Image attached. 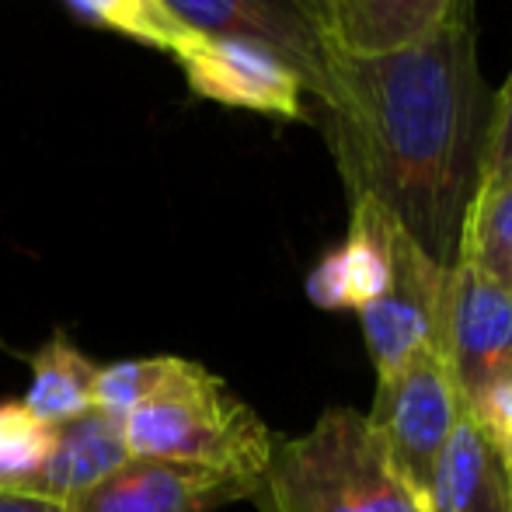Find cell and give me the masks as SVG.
<instances>
[{"label": "cell", "mask_w": 512, "mask_h": 512, "mask_svg": "<svg viewBox=\"0 0 512 512\" xmlns=\"http://www.w3.org/2000/svg\"><path fill=\"white\" fill-rule=\"evenodd\" d=\"M258 512H425L366 411L328 408L304 436L276 439Z\"/></svg>", "instance_id": "7a4b0ae2"}, {"label": "cell", "mask_w": 512, "mask_h": 512, "mask_svg": "<svg viewBox=\"0 0 512 512\" xmlns=\"http://www.w3.org/2000/svg\"><path fill=\"white\" fill-rule=\"evenodd\" d=\"M443 290L446 269L432 262L405 230H398L391 279L370 304L356 310L373 370L387 373L415 352L439 345Z\"/></svg>", "instance_id": "52a82bcc"}, {"label": "cell", "mask_w": 512, "mask_h": 512, "mask_svg": "<svg viewBox=\"0 0 512 512\" xmlns=\"http://www.w3.org/2000/svg\"><path fill=\"white\" fill-rule=\"evenodd\" d=\"M457 262L512 293V171L488 175L467 209Z\"/></svg>", "instance_id": "9a60e30c"}, {"label": "cell", "mask_w": 512, "mask_h": 512, "mask_svg": "<svg viewBox=\"0 0 512 512\" xmlns=\"http://www.w3.org/2000/svg\"><path fill=\"white\" fill-rule=\"evenodd\" d=\"M248 499V488L185 464L133 457L112 478L70 502V512H216Z\"/></svg>", "instance_id": "9c48e42d"}, {"label": "cell", "mask_w": 512, "mask_h": 512, "mask_svg": "<svg viewBox=\"0 0 512 512\" xmlns=\"http://www.w3.org/2000/svg\"><path fill=\"white\" fill-rule=\"evenodd\" d=\"M164 7L199 35L248 39L272 49L297 70L310 105L328 95V46L300 0H164Z\"/></svg>", "instance_id": "ba28073f"}, {"label": "cell", "mask_w": 512, "mask_h": 512, "mask_svg": "<svg viewBox=\"0 0 512 512\" xmlns=\"http://www.w3.org/2000/svg\"><path fill=\"white\" fill-rule=\"evenodd\" d=\"M499 450H502V457H506V464H509V474H512V401H509V408H506V418H502V432H499Z\"/></svg>", "instance_id": "44dd1931"}, {"label": "cell", "mask_w": 512, "mask_h": 512, "mask_svg": "<svg viewBox=\"0 0 512 512\" xmlns=\"http://www.w3.org/2000/svg\"><path fill=\"white\" fill-rule=\"evenodd\" d=\"M460 411L464 408L439 345L415 352L394 370L377 373V394L366 418L425 509Z\"/></svg>", "instance_id": "5b68a950"}, {"label": "cell", "mask_w": 512, "mask_h": 512, "mask_svg": "<svg viewBox=\"0 0 512 512\" xmlns=\"http://www.w3.org/2000/svg\"><path fill=\"white\" fill-rule=\"evenodd\" d=\"M175 60L192 95L206 102L310 122V98L297 70L258 42L196 32Z\"/></svg>", "instance_id": "8992f818"}, {"label": "cell", "mask_w": 512, "mask_h": 512, "mask_svg": "<svg viewBox=\"0 0 512 512\" xmlns=\"http://www.w3.org/2000/svg\"><path fill=\"white\" fill-rule=\"evenodd\" d=\"M425 512H512V474L499 443L460 411Z\"/></svg>", "instance_id": "4fadbf2b"}, {"label": "cell", "mask_w": 512, "mask_h": 512, "mask_svg": "<svg viewBox=\"0 0 512 512\" xmlns=\"http://www.w3.org/2000/svg\"><path fill=\"white\" fill-rule=\"evenodd\" d=\"M122 425L133 457L220 474L248 488V499L279 439L213 370L182 356H171L157 391Z\"/></svg>", "instance_id": "3957f363"}, {"label": "cell", "mask_w": 512, "mask_h": 512, "mask_svg": "<svg viewBox=\"0 0 512 512\" xmlns=\"http://www.w3.org/2000/svg\"><path fill=\"white\" fill-rule=\"evenodd\" d=\"M398 223L377 203H349V234L307 276V297L324 310H359L391 279Z\"/></svg>", "instance_id": "30bf717a"}, {"label": "cell", "mask_w": 512, "mask_h": 512, "mask_svg": "<svg viewBox=\"0 0 512 512\" xmlns=\"http://www.w3.org/2000/svg\"><path fill=\"white\" fill-rule=\"evenodd\" d=\"M168 363L171 356H143V359H119V363L98 366L91 408L126 422L129 411L140 408L157 391V384L168 373Z\"/></svg>", "instance_id": "ac0fdd59"}, {"label": "cell", "mask_w": 512, "mask_h": 512, "mask_svg": "<svg viewBox=\"0 0 512 512\" xmlns=\"http://www.w3.org/2000/svg\"><path fill=\"white\" fill-rule=\"evenodd\" d=\"M300 4H304L307 7V11H310V18H321V0H300Z\"/></svg>", "instance_id": "7402d4cb"}, {"label": "cell", "mask_w": 512, "mask_h": 512, "mask_svg": "<svg viewBox=\"0 0 512 512\" xmlns=\"http://www.w3.org/2000/svg\"><path fill=\"white\" fill-rule=\"evenodd\" d=\"M439 349L464 415L499 443L512 401V293L467 262L446 269Z\"/></svg>", "instance_id": "277c9868"}, {"label": "cell", "mask_w": 512, "mask_h": 512, "mask_svg": "<svg viewBox=\"0 0 512 512\" xmlns=\"http://www.w3.org/2000/svg\"><path fill=\"white\" fill-rule=\"evenodd\" d=\"M53 425L25 401H0V492H28L46 467Z\"/></svg>", "instance_id": "e0dca14e"}, {"label": "cell", "mask_w": 512, "mask_h": 512, "mask_svg": "<svg viewBox=\"0 0 512 512\" xmlns=\"http://www.w3.org/2000/svg\"><path fill=\"white\" fill-rule=\"evenodd\" d=\"M464 0H321L328 56H377L436 32Z\"/></svg>", "instance_id": "8fae6325"}, {"label": "cell", "mask_w": 512, "mask_h": 512, "mask_svg": "<svg viewBox=\"0 0 512 512\" xmlns=\"http://www.w3.org/2000/svg\"><path fill=\"white\" fill-rule=\"evenodd\" d=\"M129 460H133V453H129L122 418L88 408L70 422L53 425V446H49L46 467L28 492L70 506L74 499L102 485L105 478H112Z\"/></svg>", "instance_id": "7c38bea8"}, {"label": "cell", "mask_w": 512, "mask_h": 512, "mask_svg": "<svg viewBox=\"0 0 512 512\" xmlns=\"http://www.w3.org/2000/svg\"><path fill=\"white\" fill-rule=\"evenodd\" d=\"M98 363L84 356L63 331H56L32 356V384L25 405L46 425H63L91 408Z\"/></svg>", "instance_id": "5bb4252c"}, {"label": "cell", "mask_w": 512, "mask_h": 512, "mask_svg": "<svg viewBox=\"0 0 512 512\" xmlns=\"http://www.w3.org/2000/svg\"><path fill=\"white\" fill-rule=\"evenodd\" d=\"M512 171V70L499 91H495V115H492V140H488V175Z\"/></svg>", "instance_id": "d6986e66"}, {"label": "cell", "mask_w": 512, "mask_h": 512, "mask_svg": "<svg viewBox=\"0 0 512 512\" xmlns=\"http://www.w3.org/2000/svg\"><path fill=\"white\" fill-rule=\"evenodd\" d=\"M0 512H70L63 502L42 499L35 492H0Z\"/></svg>", "instance_id": "ffe728a7"}, {"label": "cell", "mask_w": 512, "mask_h": 512, "mask_svg": "<svg viewBox=\"0 0 512 512\" xmlns=\"http://www.w3.org/2000/svg\"><path fill=\"white\" fill-rule=\"evenodd\" d=\"M67 4L91 25L119 32L171 56L196 35L164 7V0H67Z\"/></svg>", "instance_id": "2e32d148"}, {"label": "cell", "mask_w": 512, "mask_h": 512, "mask_svg": "<svg viewBox=\"0 0 512 512\" xmlns=\"http://www.w3.org/2000/svg\"><path fill=\"white\" fill-rule=\"evenodd\" d=\"M495 91L478 63L474 0L436 32L377 56H328V95L310 105L349 203H377L450 269L488 168Z\"/></svg>", "instance_id": "6da1fadb"}]
</instances>
